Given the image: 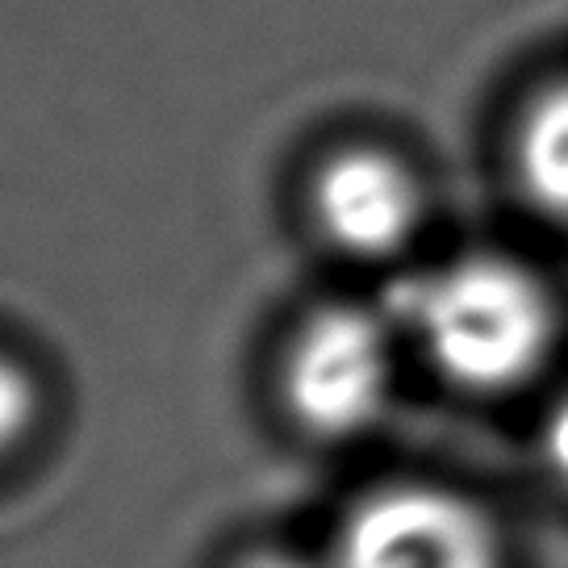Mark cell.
Listing matches in <instances>:
<instances>
[{
  "label": "cell",
  "instance_id": "cell-1",
  "mask_svg": "<svg viewBox=\"0 0 568 568\" xmlns=\"http://www.w3.org/2000/svg\"><path fill=\"white\" fill-rule=\"evenodd\" d=\"M409 322L430 368L468 397L531 385L560 338L551 284L501 251H468L423 276L409 293Z\"/></svg>",
  "mask_w": 568,
  "mask_h": 568
},
{
  "label": "cell",
  "instance_id": "cell-2",
  "mask_svg": "<svg viewBox=\"0 0 568 568\" xmlns=\"http://www.w3.org/2000/svg\"><path fill=\"white\" fill-rule=\"evenodd\" d=\"M397 385L393 331L364 305H326L284 352V406L314 439H355L381 423Z\"/></svg>",
  "mask_w": 568,
  "mask_h": 568
},
{
  "label": "cell",
  "instance_id": "cell-3",
  "mask_svg": "<svg viewBox=\"0 0 568 568\" xmlns=\"http://www.w3.org/2000/svg\"><path fill=\"white\" fill-rule=\"evenodd\" d=\"M335 568H501V539L473 497L402 480L364 494L347 510Z\"/></svg>",
  "mask_w": 568,
  "mask_h": 568
},
{
  "label": "cell",
  "instance_id": "cell-4",
  "mask_svg": "<svg viewBox=\"0 0 568 568\" xmlns=\"http://www.w3.org/2000/svg\"><path fill=\"white\" fill-rule=\"evenodd\" d=\"M310 213L331 247L376 264L418 239L426 184L406 155L381 142H352L318 163L310 180Z\"/></svg>",
  "mask_w": 568,
  "mask_h": 568
},
{
  "label": "cell",
  "instance_id": "cell-5",
  "mask_svg": "<svg viewBox=\"0 0 568 568\" xmlns=\"http://www.w3.org/2000/svg\"><path fill=\"white\" fill-rule=\"evenodd\" d=\"M510 168L523 201L539 217L568 226V75L535 89L518 109Z\"/></svg>",
  "mask_w": 568,
  "mask_h": 568
},
{
  "label": "cell",
  "instance_id": "cell-6",
  "mask_svg": "<svg viewBox=\"0 0 568 568\" xmlns=\"http://www.w3.org/2000/svg\"><path fill=\"white\" fill-rule=\"evenodd\" d=\"M38 406H42V397H38L34 376L26 373L13 355L0 352V460L34 430Z\"/></svg>",
  "mask_w": 568,
  "mask_h": 568
},
{
  "label": "cell",
  "instance_id": "cell-7",
  "mask_svg": "<svg viewBox=\"0 0 568 568\" xmlns=\"http://www.w3.org/2000/svg\"><path fill=\"white\" fill-rule=\"evenodd\" d=\"M539 460L548 477L568 489V389L556 397L539 423Z\"/></svg>",
  "mask_w": 568,
  "mask_h": 568
},
{
  "label": "cell",
  "instance_id": "cell-8",
  "mask_svg": "<svg viewBox=\"0 0 568 568\" xmlns=\"http://www.w3.org/2000/svg\"><path fill=\"white\" fill-rule=\"evenodd\" d=\"M239 568H314L310 560H297V556H284V551H260V556H251L247 565Z\"/></svg>",
  "mask_w": 568,
  "mask_h": 568
}]
</instances>
